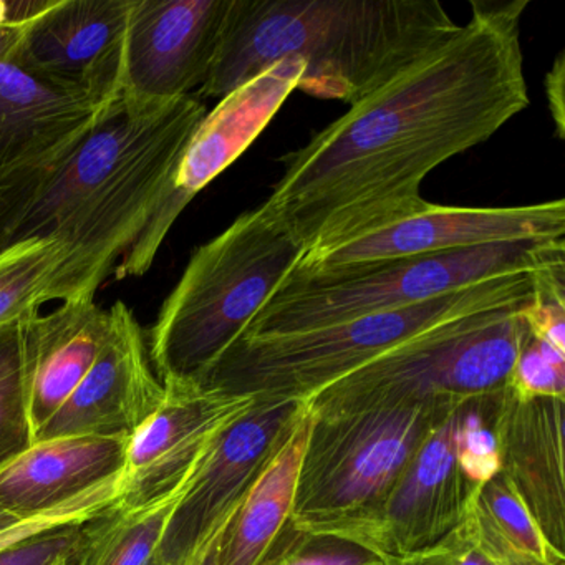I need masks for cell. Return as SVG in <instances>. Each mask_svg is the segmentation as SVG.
Wrapping results in <instances>:
<instances>
[{"mask_svg":"<svg viewBox=\"0 0 565 565\" xmlns=\"http://www.w3.org/2000/svg\"><path fill=\"white\" fill-rule=\"evenodd\" d=\"M529 0H475L441 47L352 105L302 148L264 206L306 253L423 210L425 178L484 143L531 104L521 47Z\"/></svg>","mask_w":565,"mask_h":565,"instance_id":"obj_1","label":"cell"},{"mask_svg":"<svg viewBox=\"0 0 565 565\" xmlns=\"http://www.w3.org/2000/svg\"><path fill=\"white\" fill-rule=\"evenodd\" d=\"M200 98L121 94L62 160L0 191L2 249L55 241L67 250L58 302L97 296L143 233L206 117Z\"/></svg>","mask_w":565,"mask_h":565,"instance_id":"obj_2","label":"cell"},{"mask_svg":"<svg viewBox=\"0 0 565 565\" xmlns=\"http://www.w3.org/2000/svg\"><path fill=\"white\" fill-rule=\"evenodd\" d=\"M438 0H231L216 57L194 97L221 98L286 58L299 90L359 104L458 32Z\"/></svg>","mask_w":565,"mask_h":565,"instance_id":"obj_3","label":"cell"},{"mask_svg":"<svg viewBox=\"0 0 565 565\" xmlns=\"http://www.w3.org/2000/svg\"><path fill=\"white\" fill-rule=\"evenodd\" d=\"M303 253L264 204L198 247L151 327L148 350L158 379L203 382Z\"/></svg>","mask_w":565,"mask_h":565,"instance_id":"obj_4","label":"cell"},{"mask_svg":"<svg viewBox=\"0 0 565 565\" xmlns=\"http://www.w3.org/2000/svg\"><path fill=\"white\" fill-rule=\"evenodd\" d=\"M539 273L495 277L418 306L322 329L241 337L214 363L201 385L239 395L303 402L340 376L429 330L475 313L532 302Z\"/></svg>","mask_w":565,"mask_h":565,"instance_id":"obj_5","label":"cell"},{"mask_svg":"<svg viewBox=\"0 0 565 565\" xmlns=\"http://www.w3.org/2000/svg\"><path fill=\"white\" fill-rule=\"evenodd\" d=\"M532 302L429 330L340 376L302 403L313 418H330L395 406L456 409L469 399L504 392L527 342L525 310Z\"/></svg>","mask_w":565,"mask_h":565,"instance_id":"obj_6","label":"cell"},{"mask_svg":"<svg viewBox=\"0 0 565 565\" xmlns=\"http://www.w3.org/2000/svg\"><path fill=\"white\" fill-rule=\"evenodd\" d=\"M562 264L564 241H518L376 264L326 279L290 273L241 337L322 329L418 306L495 277L539 273Z\"/></svg>","mask_w":565,"mask_h":565,"instance_id":"obj_7","label":"cell"},{"mask_svg":"<svg viewBox=\"0 0 565 565\" xmlns=\"http://www.w3.org/2000/svg\"><path fill=\"white\" fill-rule=\"evenodd\" d=\"M451 412L423 405L312 416L290 527L337 537L369 515L398 481L426 436Z\"/></svg>","mask_w":565,"mask_h":565,"instance_id":"obj_8","label":"cell"},{"mask_svg":"<svg viewBox=\"0 0 565 565\" xmlns=\"http://www.w3.org/2000/svg\"><path fill=\"white\" fill-rule=\"evenodd\" d=\"M302 74L300 58L277 62L207 111L188 143L160 206L115 267L118 280L140 277L151 269L188 204L249 150L284 102L299 90Z\"/></svg>","mask_w":565,"mask_h":565,"instance_id":"obj_9","label":"cell"},{"mask_svg":"<svg viewBox=\"0 0 565 565\" xmlns=\"http://www.w3.org/2000/svg\"><path fill=\"white\" fill-rule=\"evenodd\" d=\"M565 201L514 207H455L426 204L423 210L380 230L320 253L303 254L292 274L326 279L350 270L518 241H564Z\"/></svg>","mask_w":565,"mask_h":565,"instance_id":"obj_10","label":"cell"},{"mask_svg":"<svg viewBox=\"0 0 565 565\" xmlns=\"http://www.w3.org/2000/svg\"><path fill=\"white\" fill-rule=\"evenodd\" d=\"M458 409L426 436L386 498L335 539L403 562L433 554L456 534L478 491L456 458Z\"/></svg>","mask_w":565,"mask_h":565,"instance_id":"obj_11","label":"cell"},{"mask_svg":"<svg viewBox=\"0 0 565 565\" xmlns=\"http://www.w3.org/2000/svg\"><path fill=\"white\" fill-rule=\"evenodd\" d=\"M134 0H42L19 25L18 57L58 90L105 107L124 94L125 35Z\"/></svg>","mask_w":565,"mask_h":565,"instance_id":"obj_12","label":"cell"},{"mask_svg":"<svg viewBox=\"0 0 565 565\" xmlns=\"http://www.w3.org/2000/svg\"><path fill=\"white\" fill-rule=\"evenodd\" d=\"M300 406L299 399L257 396L253 408L221 433L168 522L164 565L186 564L230 524Z\"/></svg>","mask_w":565,"mask_h":565,"instance_id":"obj_13","label":"cell"},{"mask_svg":"<svg viewBox=\"0 0 565 565\" xmlns=\"http://www.w3.org/2000/svg\"><path fill=\"white\" fill-rule=\"evenodd\" d=\"M163 386L160 405L128 441L121 502L151 501L186 481L221 433L257 402L194 382Z\"/></svg>","mask_w":565,"mask_h":565,"instance_id":"obj_14","label":"cell"},{"mask_svg":"<svg viewBox=\"0 0 565 565\" xmlns=\"http://www.w3.org/2000/svg\"><path fill=\"white\" fill-rule=\"evenodd\" d=\"M231 0H134L125 35L124 94L190 97L203 87Z\"/></svg>","mask_w":565,"mask_h":565,"instance_id":"obj_15","label":"cell"},{"mask_svg":"<svg viewBox=\"0 0 565 565\" xmlns=\"http://www.w3.org/2000/svg\"><path fill=\"white\" fill-rule=\"evenodd\" d=\"M21 24L0 25V191L62 160L102 111L24 68L18 57Z\"/></svg>","mask_w":565,"mask_h":565,"instance_id":"obj_16","label":"cell"},{"mask_svg":"<svg viewBox=\"0 0 565 565\" xmlns=\"http://www.w3.org/2000/svg\"><path fill=\"white\" fill-rule=\"evenodd\" d=\"M110 312V333L100 355L35 441L84 435L131 438L160 405L164 386L140 322L121 300Z\"/></svg>","mask_w":565,"mask_h":565,"instance_id":"obj_17","label":"cell"},{"mask_svg":"<svg viewBox=\"0 0 565 565\" xmlns=\"http://www.w3.org/2000/svg\"><path fill=\"white\" fill-rule=\"evenodd\" d=\"M501 472L548 544L565 555L564 399L505 393L498 418Z\"/></svg>","mask_w":565,"mask_h":565,"instance_id":"obj_18","label":"cell"},{"mask_svg":"<svg viewBox=\"0 0 565 565\" xmlns=\"http://www.w3.org/2000/svg\"><path fill=\"white\" fill-rule=\"evenodd\" d=\"M130 438L64 436L35 441L0 469V511L31 519L121 475Z\"/></svg>","mask_w":565,"mask_h":565,"instance_id":"obj_19","label":"cell"},{"mask_svg":"<svg viewBox=\"0 0 565 565\" xmlns=\"http://www.w3.org/2000/svg\"><path fill=\"white\" fill-rule=\"evenodd\" d=\"M110 327V309L98 306L95 297L61 302L52 312L35 317L38 352L31 396L35 438L90 372Z\"/></svg>","mask_w":565,"mask_h":565,"instance_id":"obj_20","label":"cell"},{"mask_svg":"<svg viewBox=\"0 0 565 565\" xmlns=\"http://www.w3.org/2000/svg\"><path fill=\"white\" fill-rule=\"evenodd\" d=\"M312 415L300 406L227 524L217 565H259L289 524Z\"/></svg>","mask_w":565,"mask_h":565,"instance_id":"obj_21","label":"cell"},{"mask_svg":"<svg viewBox=\"0 0 565 565\" xmlns=\"http://www.w3.org/2000/svg\"><path fill=\"white\" fill-rule=\"evenodd\" d=\"M193 476L151 501H118L85 522L72 565H164V532Z\"/></svg>","mask_w":565,"mask_h":565,"instance_id":"obj_22","label":"cell"},{"mask_svg":"<svg viewBox=\"0 0 565 565\" xmlns=\"http://www.w3.org/2000/svg\"><path fill=\"white\" fill-rule=\"evenodd\" d=\"M38 316L0 329V469L35 443L31 396Z\"/></svg>","mask_w":565,"mask_h":565,"instance_id":"obj_23","label":"cell"},{"mask_svg":"<svg viewBox=\"0 0 565 565\" xmlns=\"http://www.w3.org/2000/svg\"><path fill=\"white\" fill-rule=\"evenodd\" d=\"M67 250L55 241H24L0 253V329L57 300Z\"/></svg>","mask_w":565,"mask_h":565,"instance_id":"obj_24","label":"cell"},{"mask_svg":"<svg viewBox=\"0 0 565 565\" xmlns=\"http://www.w3.org/2000/svg\"><path fill=\"white\" fill-rule=\"evenodd\" d=\"M471 509L478 521L519 557L535 565H565V555L548 544L502 472L476 491Z\"/></svg>","mask_w":565,"mask_h":565,"instance_id":"obj_25","label":"cell"},{"mask_svg":"<svg viewBox=\"0 0 565 565\" xmlns=\"http://www.w3.org/2000/svg\"><path fill=\"white\" fill-rule=\"evenodd\" d=\"M508 388L469 399L458 409L456 458L462 476L478 489L501 472L498 418Z\"/></svg>","mask_w":565,"mask_h":565,"instance_id":"obj_26","label":"cell"},{"mask_svg":"<svg viewBox=\"0 0 565 565\" xmlns=\"http://www.w3.org/2000/svg\"><path fill=\"white\" fill-rule=\"evenodd\" d=\"M259 565H388V562L353 542L303 534L287 524Z\"/></svg>","mask_w":565,"mask_h":565,"instance_id":"obj_27","label":"cell"},{"mask_svg":"<svg viewBox=\"0 0 565 565\" xmlns=\"http://www.w3.org/2000/svg\"><path fill=\"white\" fill-rule=\"evenodd\" d=\"M521 399L565 398V352L529 330L514 373L509 382Z\"/></svg>","mask_w":565,"mask_h":565,"instance_id":"obj_28","label":"cell"},{"mask_svg":"<svg viewBox=\"0 0 565 565\" xmlns=\"http://www.w3.org/2000/svg\"><path fill=\"white\" fill-rule=\"evenodd\" d=\"M120 478L121 475L115 476V478L105 481L104 484L90 489V491L78 495L74 501L67 502V504L61 505L54 511L25 519V521L18 522L12 527L0 532V551L25 541V539L42 534V532L65 527V525L84 524V522L97 518L105 509L120 501Z\"/></svg>","mask_w":565,"mask_h":565,"instance_id":"obj_29","label":"cell"},{"mask_svg":"<svg viewBox=\"0 0 565 565\" xmlns=\"http://www.w3.org/2000/svg\"><path fill=\"white\" fill-rule=\"evenodd\" d=\"M441 561L443 565H535L501 544L471 508L461 527L443 545Z\"/></svg>","mask_w":565,"mask_h":565,"instance_id":"obj_30","label":"cell"},{"mask_svg":"<svg viewBox=\"0 0 565 565\" xmlns=\"http://www.w3.org/2000/svg\"><path fill=\"white\" fill-rule=\"evenodd\" d=\"M85 524V522H84ZM84 524L42 532L0 551V565H52L61 558L77 557Z\"/></svg>","mask_w":565,"mask_h":565,"instance_id":"obj_31","label":"cell"},{"mask_svg":"<svg viewBox=\"0 0 565 565\" xmlns=\"http://www.w3.org/2000/svg\"><path fill=\"white\" fill-rule=\"evenodd\" d=\"M564 84H565V55L564 52L557 55L554 65L545 75V95H547L548 108H551L552 120L561 140L565 138V111H564Z\"/></svg>","mask_w":565,"mask_h":565,"instance_id":"obj_32","label":"cell"},{"mask_svg":"<svg viewBox=\"0 0 565 565\" xmlns=\"http://www.w3.org/2000/svg\"><path fill=\"white\" fill-rule=\"evenodd\" d=\"M227 525H224L210 542L203 545L190 561L184 565H217V548H220L221 537H223L224 531Z\"/></svg>","mask_w":565,"mask_h":565,"instance_id":"obj_33","label":"cell"},{"mask_svg":"<svg viewBox=\"0 0 565 565\" xmlns=\"http://www.w3.org/2000/svg\"><path fill=\"white\" fill-rule=\"evenodd\" d=\"M390 565H443L441 548L425 555V557L412 558V561L390 562Z\"/></svg>","mask_w":565,"mask_h":565,"instance_id":"obj_34","label":"cell"},{"mask_svg":"<svg viewBox=\"0 0 565 565\" xmlns=\"http://www.w3.org/2000/svg\"><path fill=\"white\" fill-rule=\"evenodd\" d=\"M21 521H25V519H18L14 518V515L8 514V512L0 511V532L12 527V525L18 524V522Z\"/></svg>","mask_w":565,"mask_h":565,"instance_id":"obj_35","label":"cell"},{"mask_svg":"<svg viewBox=\"0 0 565 565\" xmlns=\"http://www.w3.org/2000/svg\"><path fill=\"white\" fill-rule=\"evenodd\" d=\"M74 558H61V561L54 562L52 565H72Z\"/></svg>","mask_w":565,"mask_h":565,"instance_id":"obj_36","label":"cell"},{"mask_svg":"<svg viewBox=\"0 0 565 565\" xmlns=\"http://www.w3.org/2000/svg\"><path fill=\"white\" fill-rule=\"evenodd\" d=\"M2 250H4V249H2V246H0V253H2Z\"/></svg>","mask_w":565,"mask_h":565,"instance_id":"obj_37","label":"cell"},{"mask_svg":"<svg viewBox=\"0 0 565 565\" xmlns=\"http://www.w3.org/2000/svg\"><path fill=\"white\" fill-rule=\"evenodd\" d=\"M388 565H390V562H388Z\"/></svg>","mask_w":565,"mask_h":565,"instance_id":"obj_38","label":"cell"}]
</instances>
